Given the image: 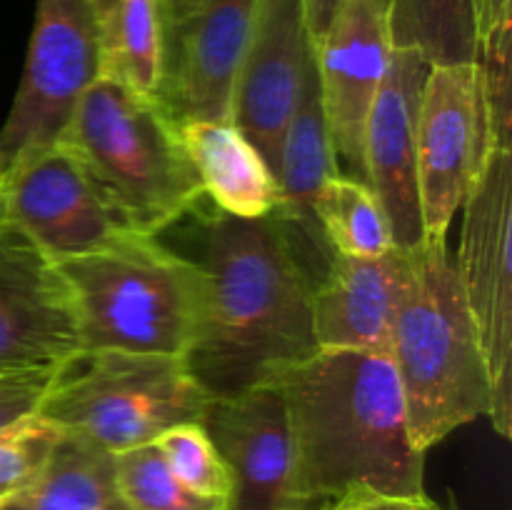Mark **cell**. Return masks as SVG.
<instances>
[{
    "instance_id": "obj_1",
    "label": "cell",
    "mask_w": 512,
    "mask_h": 510,
    "mask_svg": "<svg viewBox=\"0 0 512 510\" xmlns=\"http://www.w3.org/2000/svg\"><path fill=\"white\" fill-rule=\"evenodd\" d=\"M200 255L203 318L185 360L210 398L268 383L318 353L315 275L273 213L213 215Z\"/></svg>"
},
{
    "instance_id": "obj_2",
    "label": "cell",
    "mask_w": 512,
    "mask_h": 510,
    "mask_svg": "<svg viewBox=\"0 0 512 510\" xmlns=\"http://www.w3.org/2000/svg\"><path fill=\"white\" fill-rule=\"evenodd\" d=\"M275 380L293 425L305 508L425 495V453L410 435L388 353L318 350Z\"/></svg>"
},
{
    "instance_id": "obj_3",
    "label": "cell",
    "mask_w": 512,
    "mask_h": 510,
    "mask_svg": "<svg viewBox=\"0 0 512 510\" xmlns=\"http://www.w3.org/2000/svg\"><path fill=\"white\" fill-rule=\"evenodd\" d=\"M388 355L410 435L423 453L490 415L488 365L448 240H425L415 250L413 280L395 315Z\"/></svg>"
},
{
    "instance_id": "obj_4",
    "label": "cell",
    "mask_w": 512,
    "mask_h": 510,
    "mask_svg": "<svg viewBox=\"0 0 512 510\" xmlns=\"http://www.w3.org/2000/svg\"><path fill=\"white\" fill-rule=\"evenodd\" d=\"M58 265L73 290L83 350L188 358L205 300L195 260L145 235Z\"/></svg>"
},
{
    "instance_id": "obj_5",
    "label": "cell",
    "mask_w": 512,
    "mask_h": 510,
    "mask_svg": "<svg viewBox=\"0 0 512 510\" xmlns=\"http://www.w3.org/2000/svg\"><path fill=\"white\" fill-rule=\"evenodd\" d=\"M58 140L148 235H158L205 198L178 123L155 98L98 78L78 100Z\"/></svg>"
},
{
    "instance_id": "obj_6",
    "label": "cell",
    "mask_w": 512,
    "mask_h": 510,
    "mask_svg": "<svg viewBox=\"0 0 512 510\" xmlns=\"http://www.w3.org/2000/svg\"><path fill=\"white\" fill-rule=\"evenodd\" d=\"M210 403L185 358L80 350L60 365L38 415L118 455L153 443L175 425L203 423Z\"/></svg>"
},
{
    "instance_id": "obj_7",
    "label": "cell",
    "mask_w": 512,
    "mask_h": 510,
    "mask_svg": "<svg viewBox=\"0 0 512 510\" xmlns=\"http://www.w3.org/2000/svg\"><path fill=\"white\" fill-rule=\"evenodd\" d=\"M455 255L460 288L478 328L493 390L490 423L512 433V145L490 150L478 183L463 203Z\"/></svg>"
},
{
    "instance_id": "obj_8",
    "label": "cell",
    "mask_w": 512,
    "mask_h": 510,
    "mask_svg": "<svg viewBox=\"0 0 512 510\" xmlns=\"http://www.w3.org/2000/svg\"><path fill=\"white\" fill-rule=\"evenodd\" d=\"M0 218L55 263L148 235L130 223L63 140L25 150L5 165Z\"/></svg>"
},
{
    "instance_id": "obj_9",
    "label": "cell",
    "mask_w": 512,
    "mask_h": 510,
    "mask_svg": "<svg viewBox=\"0 0 512 510\" xmlns=\"http://www.w3.org/2000/svg\"><path fill=\"white\" fill-rule=\"evenodd\" d=\"M498 148L480 63L430 65L418 105L415 155L425 240H448L450 223Z\"/></svg>"
},
{
    "instance_id": "obj_10",
    "label": "cell",
    "mask_w": 512,
    "mask_h": 510,
    "mask_svg": "<svg viewBox=\"0 0 512 510\" xmlns=\"http://www.w3.org/2000/svg\"><path fill=\"white\" fill-rule=\"evenodd\" d=\"M100 28L98 0H35L23 78L0 128L3 168L63 135L78 100L98 80Z\"/></svg>"
},
{
    "instance_id": "obj_11",
    "label": "cell",
    "mask_w": 512,
    "mask_h": 510,
    "mask_svg": "<svg viewBox=\"0 0 512 510\" xmlns=\"http://www.w3.org/2000/svg\"><path fill=\"white\" fill-rule=\"evenodd\" d=\"M203 425L228 468V510H308L298 495V453L278 380L213 398Z\"/></svg>"
},
{
    "instance_id": "obj_12",
    "label": "cell",
    "mask_w": 512,
    "mask_h": 510,
    "mask_svg": "<svg viewBox=\"0 0 512 510\" xmlns=\"http://www.w3.org/2000/svg\"><path fill=\"white\" fill-rule=\"evenodd\" d=\"M80 350L78 310L60 265L0 218V373L50 368Z\"/></svg>"
},
{
    "instance_id": "obj_13",
    "label": "cell",
    "mask_w": 512,
    "mask_h": 510,
    "mask_svg": "<svg viewBox=\"0 0 512 510\" xmlns=\"http://www.w3.org/2000/svg\"><path fill=\"white\" fill-rule=\"evenodd\" d=\"M260 0H200L165 30L158 103L175 123L230 120L235 78L253 38Z\"/></svg>"
},
{
    "instance_id": "obj_14",
    "label": "cell",
    "mask_w": 512,
    "mask_h": 510,
    "mask_svg": "<svg viewBox=\"0 0 512 510\" xmlns=\"http://www.w3.org/2000/svg\"><path fill=\"white\" fill-rule=\"evenodd\" d=\"M313 53L303 0H260L253 38L235 78L230 120L260 150L273 175Z\"/></svg>"
},
{
    "instance_id": "obj_15",
    "label": "cell",
    "mask_w": 512,
    "mask_h": 510,
    "mask_svg": "<svg viewBox=\"0 0 512 510\" xmlns=\"http://www.w3.org/2000/svg\"><path fill=\"white\" fill-rule=\"evenodd\" d=\"M313 45L335 153L365 183V125L393 58L385 0H340L328 30Z\"/></svg>"
},
{
    "instance_id": "obj_16",
    "label": "cell",
    "mask_w": 512,
    "mask_h": 510,
    "mask_svg": "<svg viewBox=\"0 0 512 510\" xmlns=\"http://www.w3.org/2000/svg\"><path fill=\"white\" fill-rule=\"evenodd\" d=\"M428 73V60L413 50L393 48V58L368 115L363 138L365 183L388 218L393 243L403 250H418L425 243L415 128Z\"/></svg>"
},
{
    "instance_id": "obj_17",
    "label": "cell",
    "mask_w": 512,
    "mask_h": 510,
    "mask_svg": "<svg viewBox=\"0 0 512 510\" xmlns=\"http://www.w3.org/2000/svg\"><path fill=\"white\" fill-rule=\"evenodd\" d=\"M415 250L375 258L333 255L313 288V330L318 350L388 353L395 315L413 280Z\"/></svg>"
},
{
    "instance_id": "obj_18",
    "label": "cell",
    "mask_w": 512,
    "mask_h": 510,
    "mask_svg": "<svg viewBox=\"0 0 512 510\" xmlns=\"http://www.w3.org/2000/svg\"><path fill=\"white\" fill-rule=\"evenodd\" d=\"M178 133L203 195L218 213L255 220L278 210V180L233 120H183Z\"/></svg>"
},
{
    "instance_id": "obj_19",
    "label": "cell",
    "mask_w": 512,
    "mask_h": 510,
    "mask_svg": "<svg viewBox=\"0 0 512 510\" xmlns=\"http://www.w3.org/2000/svg\"><path fill=\"white\" fill-rule=\"evenodd\" d=\"M0 510H130L115 455L63 433L38 478Z\"/></svg>"
},
{
    "instance_id": "obj_20",
    "label": "cell",
    "mask_w": 512,
    "mask_h": 510,
    "mask_svg": "<svg viewBox=\"0 0 512 510\" xmlns=\"http://www.w3.org/2000/svg\"><path fill=\"white\" fill-rule=\"evenodd\" d=\"M165 73V30L158 0H118L103 15L98 78L158 98Z\"/></svg>"
},
{
    "instance_id": "obj_21",
    "label": "cell",
    "mask_w": 512,
    "mask_h": 510,
    "mask_svg": "<svg viewBox=\"0 0 512 510\" xmlns=\"http://www.w3.org/2000/svg\"><path fill=\"white\" fill-rule=\"evenodd\" d=\"M390 43L430 65L478 63L475 0H385Z\"/></svg>"
},
{
    "instance_id": "obj_22",
    "label": "cell",
    "mask_w": 512,
    "mask_h": 510,
    "mask_svg": "<svg viewBox=\"0 0 512 510\" xmlns=\"http://www.w3.org/2000/svg\"><path fill=\"white\" fill-rule=\"evenodd\" d=\"M315 220L333 255L375 258L395 248L388 218L368 183L333 175L313 203Z\"/></svg>"
},
{
    "instance_id": "obj_23",
    "label": "cell",
    "mask_w": 512,
    "mask_h": 510,
    "mask_svg": "<svg viewBox=\"0 0 512 510\" xmlns=\"http://www.w3.org/2000/svg\"><path fill=\"white\" fill-rule=\"evenodd\" d=\"M115 475L130 510H228L180 483L153 443L115 455Z\"/></svg>"
},
{
    "instance_id": "obj_24",
    "label": "cell",
    "mask_w": 512,
    "mask_h": 510,
    "mask_svg": "<svg viewBox=\"0 0 512 510\" xmlns=\"http://www.w3.org/2000/svg\"><path fill=\"white\" fill-rule=\"evenodd\" d=\"M175 478L203 498L228 505L230 475L203 423H185L165 430L153 440Z\"/></svg>"
},
{
    "instance_id": "obj_25",
    "label": "cell",
    "mask_w": 512,
    "mask_h": 510,
    "mask_svg": "<svg viewBox=\"0 0 512 510\" xmlns=\"http://www.w3.org/2000/svg\"><path fill=\"white\" fill-rule=\"evenodd\" d=\"M63 430L40 415L0 433V505L23 493L40 475Z\"/></svg>"
},
{
    "instance_id": "obj_26",
    "label": "cell",
    "mask_w": 512,
    "mask_h": 510,
    "mask_svg": "<svg viewBox=\"0 0 512 510\" xmlns=\"http://www.w3.org/2000/svg\"><path fill=\"white\" fill-rule=\"evenodd\" d=\"M60 365L0 373V433L38 415Z\"/></svg>"
},
{
    "instance_id": "obj_27",
    "label": "cell",
    "mask_w": 512,
    "mask_h": 510,
    "mask_svg": "<svg viewBox=\"0 0 512 510\" xmlns=\"http://www.w3.org/2000/svg\"><path fill=\"white\" fill-rule=\"evenodd\" d=\"M478 15V53L485 43L512 33V0H475Z\"/></svg>"
},
{
    "instance_id": "obj_28",
    "label": "cell",
    "mask_w": 512,
    "mask_h": 510,
    "mask_svg": "<svg viewBox=\"0 0 512 510\" xmlns=\"http://www.w3.org/2000/svg\"><path fill=\"white\" fill-rule=\"evenodd\" d=\"M338 3L340 0H303L305 23H308L313 43H318V40L323 38V33L328 30L330 20H333L335 10H338Z\"/></svg>"
},
{
    "instance_id": "obj_29",
    "label": "cell",
    "mask_w": 512,
    "mask_h": 510,
    "mask_svg": "<svg viewBox=\"0 0 512 510\" xmlns=\"http://www.w3.org/2000/svg\"><path fill=\"white\" fill-rule=\"evenodd\" d=\"M435 500L428 495L418 498H363L358 500L360 510H435Z\"/></svg>"
},
{
    "instance_id": "obj_30",
    "label": "cell",
    "mask_w": 512,
    "mask_h": 510,
    "mask_svg": "<svg viewBox=\"0 0 512 510\" xmlns=\"http://www.w3.org/2000/svg\"><path fill=\"white\" fill-rule=\"evenodd\" d=\"M200 0H158L160 18H163V30H170L178 25Z\"/></svg>"
},
{
    "instance_id": "obj_31",
    "label": "cell",
    "mask_w": 512,
    "mask_h": 510,
    "mask_svg": "<svg viewBox=\"0 0 512 510\" xmlns=\"http://www.w3.org/2000/svg\"><path fill=\"white\" fill-rule=\"evenodd\" d=\"M318 510H360L358 500L345 498V500H330V503H323Z\"/></svg>"
},
{
    "instance_id": "obj_32",
    "label": "cell",
    "mask_w": 512,
    "mask_h": 510,
    "mask_svg": "<svg viewBox=\"0 0 512 510\" xmlns=\"http://www.w3.org/2000/svg\"><path fill=\"white\" fill-rule=\"evenodd\" d=\"M115 3H118V0H98V5H100V13L105 15V13H108L110 8H113Z\"/></svg>"
},
{
    "instance_id": "obj_33",
    "label": "cell",
    "mask_w": 512,
    "mask_h": 510,
    "mask_svg": "<svg viewBox=\"0 0 512 510\" xmlns=\"http://www.w3.org/2000/svg\"><path fill=\"white\" fill-rule=\"evenodd\" d=\"M435 510H458V508H455V503H448V505L438 503V505H435Z\"/></svg>"
},
{
    "instance_id": "obj_34",
    "label": "cell",
    "mask_w": 512,
    "mask_h": 510,
    "mask_svg": "<svg viewBox=\"0 0 512 510\" xmlns=\"http://www.w3.org/2000/svg\"><path fill=\"white\" fill-rule=\"evenodd\" d=\"M0 188H3V165H0Z\"/></svg>"
}]
</instances>
